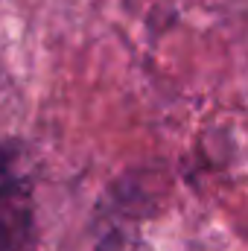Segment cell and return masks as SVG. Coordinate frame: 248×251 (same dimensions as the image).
Listing matches in <instances>:
<instances>
[{
	"label": "cell",
	"mask_w": 248,
	"mask_h": 251,
	"mask_svg": "<svg viewBox=\"0 0 248 251\" xmlns=\"http://www.w3.org/2000/svg\"><path fill=\"white\" fill-rule=\"evenodd\" d=\"M0 251H35L32 184L12 170L6 149H0Z\"/></svg>",
	"instance_id": "6da1fadb"
}]
</instances>
